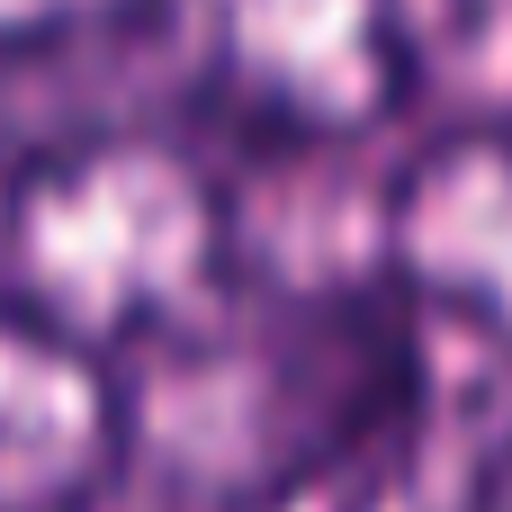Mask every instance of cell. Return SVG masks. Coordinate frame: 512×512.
Masks as SVG:
<instances>
[{
    "label": "cell",
    "mask_w": 512,
    "mask_h": 512,
    "mask_svg": "<svg viewBox=\"0 0 512 512\" xmlns=\"http://www.w3.org/2000/svg\"><path fill=\"white\" fill-rule=\"evenodd\" d=\"M0 297L99 351H153L234 297V198L171 135H72L0 198Z\"/></svg>",
    "instance_id": "obj_2"
},
{
    "label": "cell",
    "mask_w": 512,
    "mask_h": 512,
    "mask_svg": "<svg viewBox=\"0 0 512 512\" xmlns=\"http://www.w3.org/2000/svg\"><path fill=\"white\" fill-rule=\"evenodd\" d=\"M180 81L252 135L360 144L414 99L405 0H144Z\"/></svg>",
    "instance_id": "obj_3"
},
{
    "label": "cell",
    "mask_w": 512,
    "mask_h": 512,
    "mask_svg": "<svg viewBox=\"0 0 512 512\" xmlns=\"http://www.w3.org/2000/svg\"><path fill=\"white\" fill-rule=\"evenodd\" d=\"M378 243L414 315H441L468 342L512 351V117H468L432 135L396 171Z\"/></svg>",
    "instance_id": "obj_4"
},
{
    "label": "cell",
    "mask_w": 512,
    "mask_h": 512,
    "mask_svg": "<svg viewBox=\"0 0 512 512\" xmlns=\"http://www.w3.org/2000/svg\"><path fill=\"white\" fill-rule=\"evenodd\" d=\"M135 459L117 351L0 297V512H90Z\"/></svg>",
    "instance_id": "obj_5"
},
{
    "label": "cell",
    "mask_w": 512,
    "mask_h": 512,
    "mask_svg": "<svg viewBox=\"0 0 512 512\" xmlns=\"http://www.w3.org/2000/svg\"><path fill=\"white\" fill-rule=\"evenodd\" d=\"M144 0H0V54L18 45H54V36H81V27H108Z\"/></svg>",
    "instance_id": "obj_7"
},
{
    "label": "cell",
    "mask_w": 512,
    "mask_h": 512,
    "mask_svg": "<svg viewBox=\"0 0 512 512\" xmlns=\"http://www.w3.org/2000/svg\"><path fill=\"white\" fill-rule=\"evenodd\" d=\"M351 512H512V495L495 486V468L468 450H405V459H378L369 486L351 495Z\"/></svg>",
    "instance_id": "obj_6"
},
{
    "label": "cell",
    "mask_w": 512,
    "mask_h": 512,
    "mask_svg": "<svg viewBox=\"0 0 512 512\" xmlns=\"http://www.w3.org/2000/svg\"><path fill=\"white\" fill-rule=\"evenodd\" d=\"M414 405L405 297H225L153 342L135 450L189 512H288L333 468H378Z\"/></svg>",
    "instance_id": "obj_1"
}]
</instances>
